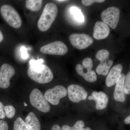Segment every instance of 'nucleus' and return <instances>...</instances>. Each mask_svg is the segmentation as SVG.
Listing matches in <instances>:
<instances>
[{
  "label": "nucleus",
  "instance_id": "obj_23",
  "mask_svg": "<svg viewBox=\"0 0 130 130\" xmlns=\"http://www.w3.org/2000/svg\"><path fill=\"white\" fill-rule=\"evenodd\" d=\"M124 90L125 94H130V72H129L125 76L124 83Z\"/></svg>",
  "mask_w": 130,
  "mask_h": 130
},
{
  "label": "nucleus",
  "instance_id": "obj_30",
  "mask_svg": "<svg viewBox=\"0 0 130 130\" xmlns=\"http://www.w3.org/2000/svg\"><path fill=\"white\" fill-rule=\"evenodd\" d=\"M124 123L127 124H130V115H129L125 119Z\"/></svg>",
  "mask_w": 130,
  "mask_h": 130
},
{
  "label": "nucleus",
  "instance_id": "obj_28",
  "mask_svg": "<svg viewBox=\"0 0 130 130\" xmlns=\"http://www.w3.org/2000/svg\"><path fill=\"white\" fill-rule=\"evenodd\" d=\"M21 57L23 59H26L28 58V55L27 53V49L25 47H23L21 48Z\"/></svg>",
  "mask_w": 130,
  "mask_h": 130
},
{
  "label": "nucleus",
  "instance_id": "obj_4",
  "mask_svg": "<svg viewBox=\"0 0 130 130\" xmlns=\"http://www.w3.org/2000/svg\"><path fill=\"white\" fill-rule=\"evenodd\" d=\"M93 62L90 58L84 59L82 65L78 64L76 66V70L78 74L82 76L84 79L88 82L94 83L97 80V76L95 71L92 70Z\"/></svg>",
  "mask_w": 130,
  "mask_h": 130
},
{
  "label": "nucleus",
  "instance_id": "obj_17",
  "mask_svg": "<svg viewBox=\"0 0 130 130\" xmlns=\"http://www.w3.org/2000/svg\"><path fill=\"white\" fill-rule=\"evenodd\" d=\"M25 122L29 130H41V125L40 121L35 113L30 112L25 119Z\"/></svg>",
  "mask_w": 130,
  "mask_h": 130
},
{
  "label": "nucleus",
  "instance_id": "obj_20",
  "mask_svg": "<svg viewBox=\"0 0 130 130\" xmlns=\"http://www.w3.org/2000/svg\"><path fill=\"white\" fill-rule=\"evenodd\" d=\"M71 12L74 19L78 22H83L84 20V17L81 10L77 7H72L71 8Z\"/></svg>",
  "mask_w": 130,
  "mask_h": 130
},
{
  "label": "nucleus",
  "instance_id": "obj_15",
  "mask_svg": "<svg viewBox=\"0 0 130 130\" xmlns=\"http://www.w3.org/2000/svg\"><path fill=\"white\" fill-rule=\"evenodd\" d=\"M122 70L123 66L121 64H118L112 68L106 78V84L107 87H111L116 84Z\"/></svg>",
  "mask_w": 130,
  "mask_h": 130
},
{
  "label": "nucleus",
  "instance_id": "obj_14",
  "mask_svg": "<svg viewBox=\"0 0 130 130\" xmlns=\"http://www.w3.org/2000/svg\"><path fill=\"white\" fill-rule=\"evenodd\" d=\"M89 100H94L96 102V109L102 110L106 107L108 102V97L104 92L102 91H93L92 95L88 97Z\"/></svg>",
  "mask_w": 130,
  "mask_h": 130
},
{
  "label": "nucleus",
  "instance_id": "obj_6",
  "mask_svg": "<svg viewBox=\"0 0 130 130\" xmlns=\"http://www.w3.org/2000/svg\"><path fill=\"white\" fill-rule=\"evenodd\" d=\"M120 11L118 8L111 7L104 10L101 14L102 20L108 26L112 29L117 27L119 21Z\"/></svg>",
  "mask_w": 130,
  "mask_h": 130
},
{
  "label": "nucleus",
  "instance_id": "obj_11",
  "mask_svg": "<svg viewBox=\"0 0 130 130\" xmlns=\"http://www.w3.org/2000/svg\"><path fill=\"white\" fill-rule=\"evenodd\" d=\"M15 71L11 65L7 63L3 64L0 68V88H7L10 85V80L14 76Z\"/></svg>",
  "mask_w": 130,
  "mask_h": 130
},
{
  "label": "nucleus",
  "instance_id": "obj_25",
  "mask_svg": "<svg viewBox=\"0 0 130 130\" xmlns=\"http://www.w3.org/2000/svg\"><path fill=\"white\" fill-rule=\"evenodd\" d=\"M43 62H44V60L41 59H39L37 60L31 59L30 60L29 64L30 66H33L43 64Z\"/></svg>",
  "mask_w": 130,
  "mask_h": 130
},
{
  "label": "nucleus",
  "instance_id": "obj_34",
  "mask_svg": "<svg viewBox=\"0 0 130 130\" xmlns=\"http://www.w3.org/2000/svg\"><path fill=\"white\" fill-rule=\"evenodd\" d=\"M24 106H25V107L27 106V105L26 103L25 102L24 103Z\"/></svg>",
  "mask_w": 130,
  "mask_h": 130
},
{
  "label": "nucleus",
  "instance_id": "obj_3",
  "mask_svg": "<svg viewBox=\"0 0 130 130\" xmlns=\"http://www.w3.org/2000/svg\"><path fill=\"white\" fill-rule=\"evenodd\" d=\"M0 11L3 18L9 25L16 29L21 26V17L14 8L10 5H5L1 7Z\"/></svg>",
  "mask_w": 130,
  "mask_h": 130
},
{
  "label": "nucleus",
  "instance_id": "obj_18",
  "mask_svg": "<svg viewBox=\"0 0 130 130\" xmlns=\"http://www.w3.org/2000/svg\"><path fill=\"white\" fill-rule=\"evenodd\" d=\"M42 0H28L26 2V7L32 11L36 12L41 8Z\"/></svg>",
  "mask_w": 130,
  "mask_h": 130
},
{
  "label": "nucleus",
  "instance_id": "obj_19",
  "mask_svg": "<svg viewBox=\"0 0 130 130\" xmlns=\"http://www.w3.org/2000/svg\"><path fill=\"white\" fill-rule=\"evenodd\" d=\"M14 130H29L25 121L20 117H18L14 121Z\"/></svg>",
  "mask_w": 130,
  "mask_h": 130
},
{
  "label": "nucleus",
  "instance_id": "obj_13",
  "mask_svg": "<svg viewBox=\"0 0 130 130\" xmlns=\"http://www.w3.org/2000/svg\"><path fill=\"white\" fill-rule=\"evenodd\" d=\"M110 32L109 26L101 21L95 23L93 30V37L96 40H102L106 38Z\"/></svg>",
  "mask_w": 130,
  "mask_h": 130
},
{
  "label": "nucleus",
  "instance_id": "obj_32",
  "mask_svg": "<svg viewBox=\"0 0 130 130\" xmlns=\"http://www.w3.org/2000/svg\"><path fill=\"white\" fill-rule=\"evenodd\" d=\"M81 130H91V129L90 127H87L86 128H83Z\"/></svg>",
  "mask_w": 130,
  "mask_h": 130
},
{
  "label": "nucleus",
  "instance_id": "obj_2",
  "mask_svg": "<svg viewBox=\"0 0 130 130\" xmlns=\"http://www.w3.org/2000/svg\"><path fill=\"white\" fill-rule=\"evenodd\" d=\"M58 13V7L55 4L47 3L38 22V27L40 30L42 32L48 30L56 19Z\"/></svg>",
  "mask_w": 130,
  "mask_h": 130
},
{
  "label": "nucleus",
  "instance_id": "obj_26",
  "mask_svg": "<svg viewBox=\"0 0 130 130\" xmlns=\"http://www.w3.org/2000/svg\"><path fill=\"white\" fill-rule=\"evenodd\" d=\"M4 106H5L3 105V103L0 101V119H3L6 117V115L3 110Z\"/></svg>",
  "mask_w": 130,
  "mask_h": 130
},
{
  "label": "nucleus",
  "instance_id": "obj_29",
  "mask_svg": "<svg viewBox=\"0 0 130 130\" xmlns=\"http://www.w3.org/2000/svg\"><path fill=\"white\" fill-rule=\"evenodd\" d=\"M51 130H61L60 126L57 124H55L52 126Z\"/></svg>",
  "mask_w": 130,
  "mask_h": 130
},
{
  "label": "nucleus",
  "instance_id": "obj_31",
  "mask_svg": "<svg viewBox=\"0 0 130 130\" xmlns=\"http://www.w3.org/2000/svg\"><path fill=\"white\" fill-rule=\"evenodd\" d=\"M3 38H4V37H3V35L2 32H1V30H0V43L3 40Z\"/></svg>",
  "mask_w": 130,
  "mask_h": 130
},
{
  "label": "nucleus",
  "instance_id": "obj_16",
  "mask_svg": "<svg viewBox=\"0 0 130 130\" xmlns=\"http://www.w3.org/2000/svg\"><path fill=\"white\" fill-rule=\"evenodd\" d=\"M100 61V64L96 68V71L98 74L106 76L113 64V61L109 59V58L102 59Z\"/></svg>",
  "mask_w": 130,
  "mask_h": 130
},
{
  "label": "nucleus",
  "instance_id": "obj_10",
  "mask_svg": "<svg viewBox=\"0 0 130 130\" xmlns=\"http://www.w3.org/2000/svg\"><path fill=\"white\" fill-rule=\"evenodd\" d=\"M67 90L69 99L73 102L78 103L86 100L88 96L86 91L78 85H71L68 86Z\"/></svg>",
  "mask_w": 130,
  "mask_h": 130
},
{
  "label": "nucleus",
  "instance_id": "obj_22",
  "mask_svg": "<svg viewBox=\"0 0 130 130\" xmlns=\"http://www.w3.org/2000/svg\"><path fill=\"white\" fill-rule=\"evenodd\" d=\"M6 116L9 119H11L15 115L16 110L14 107L11 105H7L4 106V109Z\"/></svg>",
  "mask_w": 130,
  "mask_h": 130
},
{
  "label": "nucleus",
  "instance_id": "obj_27",
  "mask_svg": "<svg viewBox=\"0 0 130 130\" xmlns=\"http://www.w3.org/2000/svg\"><path fill=\"white\" fill-rule=\"evenodd\" d=\"M8 125L6 121L0 120V130H8Z\"/></svg>",
  "mask_w": 130,
  "mask_h": 130
},
{
  "label": "nucleus",
  "instance_id": "obj_7",
  "mask_svg": "<svg viewBox=\"0 0 130 130\" xmlns=\"http://www.w3.org/2000/svg\"><path fill=\"white\" fill-rule=\"evenodd\" d=\"M67 93L66 88L61 85H57L47 90L44 96L49 103L53 105H57L59 103L60 99L65 97Z\"/></svg>",
  "mask_w": 130,
  "mask_h": 130
},
{
  "label": "nucleus",
  "instance_id": "obj_9",
  "mask_svg": "<svg viewBox=\"0 0 130 130\" xmlns=\"http://www.w3.org/2000/svg\"><path fill=\"white\" fill-rule=\"evenodd\" d=\"M73 46L78 50L86 48L93 44L94 40L90 36L86 34H73L69 37Z\"/></svg>",
  "mask_w": 130,
  "mask_h": 130
},
{
  "label": "nucleus",
  "instance_id": "obj_21",
  "mask_svg": "<svg viewBox=\"0 0 130 130\" xmlns=\"http://www.w3.org/2000/svg\"><path fill=\"white\" fill-rule=\"evenodd\" d=\"M85 123L82 120L77 121L72 127L70 126L64 125L62 126L61 130H81L85 126Z\"/></svg>",
  "mask_w": 130,
  "mask_h": 130
},
{
  "label": "nucleus",
  "instance_id": "obj_8",
  "mask_svg": "<svg viewBox=\"0 0 130 130\" xmlns=\"http://www.w3.org/2000/svg\"><path fill=\"white\" fill-rule=\"evenodd\" d=\"M40 51L42 53L46 54L63 55L67 53L68 48L63 42L56 41L43 46Z\"/></svg>",
  "mask_w": 130,
  "mask_h": 130
},
{
  "label": "nucleus",
  "instance_id": "obj_5",
  "mask_svg": "<svg viewBox=\"0 0 130 130\" xmlns=\"http://www.w3.org/2000/svg\"><path fill=\"white\" fill-rule=\"evenodd\" d=\"M29 100L32 106L43 112H48L51 107L41 91L37 89L32 91L29 96Z\"/></svg>",
  "mask_w": 130,
  "mask_h": 130
},
{
  "label": "nucleus",
  "instance_id": "obj_12",
  "mask_svg": "<svg viewBox=\"0 0 130 130\" xmlns=\"http://www.w3.org/2000/svg\"><path fill=\"white\" fill-rule=\"evenodd\" d=\"M125 76V74H121L116 81L113 97L117 101L121 102H125V94L124 90V83Z\"/></svg>",
  "mask_w": 130,
  "mask_h": 130
},
{
  "label": "nucleus",
  "instance_id": "obj_33",
  "mask_svg": "<svg viewBox=\"0 0 130 130\" xmlns=\"http://www.w3.org/2000/svg\"><path fill=\"white\" fill-rule=\"evenodd\" d=\"M56 1L60 2H65L68 1H65V0H58V1Z\"/></svg>",
  "mask_w": 130,
  "mask_h": 130
},
{
  "label": "nucleus",
  "instance_id": "obj_24",
  "mask_svg": "<svg viewBox=\"0 0 130 130\" xmlns=\"http://www.w3.org/2000/svg\"><path fill=\"white\" fill-rule=\"evenodd\" d=\"M105 0H83L81 1L83 5L86 6H89L93 5V3H101L104 2Z\"/></svg>",
  "mask_w": 130,
  "mask_h": 130
},
{
  "label": "nucleus",
  "instance_id": "obj_1",
  "mask_svg": "<svg viewBox=\"0 0 130 130\" xmlns=\"http://www.w3.org/2000/svg\"><path fill=\"white\" fill-rule=\"evenodd\" d=\"M27 74L31 79L41 84L51 82L54 77L51 69L44 64L30 66L27 71Z\"/></svg>",
  "mask_w": 130,
  "mask_h": 130
}]
</instances>
